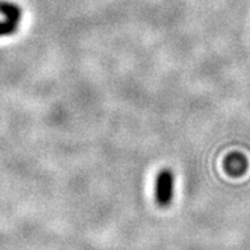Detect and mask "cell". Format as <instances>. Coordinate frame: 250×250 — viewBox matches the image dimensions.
Returning <instances> with one entry per match:
<instances>
[{
  "label": "cell",
  "instance_id": "obj_4",
  "mask_svg": "<svg viewBox=\"0 0 250 250\" xmlns=\"http://www.w3.org/2000/svg\"><path fill=\"white\" fill-rule=\"evenodd\" d=\"M17 30H18V23L16 22H12L9 20L0 21V37L13 35L17 32Z\"/></svg>",
  "mask_w": 250,
  "mask_h": 250
},
{
  "label": "cell",
  "instance_id": "obj_2",
  "mask_svg": "<svg viewBox=\"0 0 250 250\" xmlns=\"http://www.w3.org/2000/svg\"><path fill=\"white\" fill-rule=\"evenodd\" d=\"M0 13L5 17V20H9L16 23H20L21 17H22L21 8L10 1H0Z\"/></svg>",
  "mask_w": 250,
  "mask_h": 250
},
{
  "label": "cell",
  "instance_id": "obj_1",
  "mask_svg": "<svg viewBox=\"0 0 250 250\" xmlns=\"http://www.w3.org/2000/svg\"><path fill=\"white\" fill-rule=\"evenodd\" d=\"M174 197V174L170 168L158 172L155 183V198L160 207L170 206Z\"/></svg>",
  "mask_w": 250,
  "mask_h": 250
},
{
  "label": "cell",
  "instance_id": "obj_3",
  "mask_svg": "<svg viewBox=\"0 0 250 250\" xmlns=\"http://www.w3.org/2000/svg\"><path fill=\"white\" fill-rule=\"evenodd\" d=\"M247 166L245 158L240 155H231L226 161V170L231 175H240Z\"/></svg>",
  "mask_w": 250,
  "mask_h": 250
}]
</instances>
